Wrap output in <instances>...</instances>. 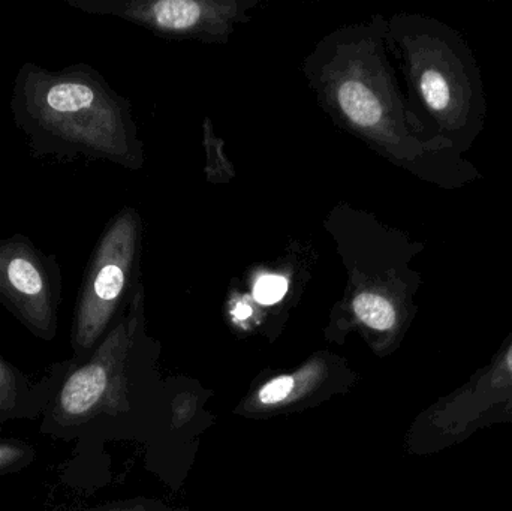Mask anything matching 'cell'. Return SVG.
<instances>
[{
  "label": "cell",
  "instance_id": "1",
  "mask_svg": "<svg viewBox=\"0 0 512 511\" xmlns=\"http://www.w3.org/2000/svg\"><path fill=\"white\" fill-rule=\"evenodd\" d=\"M387 32V18L376 14L325 35L303 60L316 101L340 129L426 182L453 191L480 179L403 95Z\"/></svg>",
  "mask_w": 512,
  "mask_h": 511
},
{
  "label": "cell",
  "instance_id": "2",
  "mask_svg": "<svg viewBox=\"0 0 512 511\" xmlns=\"http://www.w3.org/2000/svg\"><path fill=\"white\" fill-rule=\"evenodd\" d=\"M9 108L33 158L108 161L128 170L144 165L131 102L87 63L60 71L23 63Z\"/></svg>",
  "mask_w": 512,
  "mask_h": 511
},
{
  "label": "cell",
  "instance_id": "3",
  "mask_svg": "<svg viewBox=\"0 0 512 511\" xmlns=\"http://www.w3.org/2000/svg\"><path fill=\"white\" fill-rule=\"evenodd\" d=\"M387 27L388 48L399 56L412 104L465 155L487 117L483 78L468 42L448 24L414 12L391 15Z\"/></svg>",
  "mask_w": 512,
  "mask_h": 511
},
{
  "label": "cell",
  "instance_id": "4",
  "mask_svg": "<svg viewBox=\"0 0 512 511\" xmlns=\"http://www.w3.org/2000/svg\"><path fill=\"white\" fill-rule=\"evenodd\" d=\"M324 225L345 266L343 303L351 317L379 335L399 333L423 282L412 266L423 245L349 204H337Z\"/></svg>",
  "mask_w": 512,
  "mask_h": 511
},
{
  "label": "cell",
  "instance_id": "5",
  "mask_svg": "<svg viewBox=\"0 0 512 511\" xmlns=\"http://www.w3.org/2000/svg\"><path fill=\"white\" fill-rule=\"evenodd\" d=\"M143 221L134 207L126 206L105 225L78 291L71 345L75 359H89L114 315L141 284Z\"/></svg>",
  "mask_w": 512,
  "mask_h": 511
},
{
  "label": "cell",
  "instance_id": "6",
  "mask_svg": "<svg viewBox=\"0 0 512 511\" xmlns=\"http://www.w3.org/2000/svg\"><path fill=\"white\" fill-rule=\"evenodd\" d=\"M92 15L120 18L155 35L204 44H227L252 20L258 0H65Z\"/></svg>",
  "mask_w": 512,
  "mask_h": 511
},
{
  "label": "cell",
  "instance_id": "7",
  "mask_svg": "<svg viewBox=\"0 0 512 511\" xmlns=\"http://www.w3.org/2000/svg\"><path fill=\"white\" fill-rule=\"evenodd\" d=\"M496 425H512V330L486 366L430 408L424 428L439 452Z\"/></svg>",
  "mask_w": 512,
  "mask_h": 511
},
{
  "label": "cell",
  "instance_id": "8",
  "mask_svg": "<svg viewBox=\"0 0 512 511\" xmlns=\"http://www.w3.org/2000/svg\"><path fill=\"white\" fill-rule=\"evenodd\" d=\"M62 291L56 254L21 233L0 239V305L41 341L56 339Z\"/></svg>",
  "mask_w": 512,
  "mask_h": 511
},
{
  "label": "cell",
  "instance_id": "9",
  "mask_svg": "<svg viewBox=\"0 0 512 511\" xmlns=\"http://www.w3.org/2000/svg\"><path fill=\"white\" fill-rule=\"evenodd\" d=\"M144 305L143 284L135 288L129 299V314L119 326L99 345L96 353L86 362L72 360L69 374L63 380L56 398L42 417V434L65 438L69 429L77 428L89 419L104 402L110 387V372L116 365L117 357L131 339Z\"/></svg>",
  "mask_w": 512,
  "mask_h": 511
},
{
  "label": "cell",
  "instance_id": "10",
  "mask_svg": "<svg viewBox=\"0 0 512 511\" xmlns=\"http://www.w3.org/2000/svg\"><path fill=\"white\" fill-rule=\"evenodd\" d=\"M71 366L72 360L54 363L45 375L33 378L0 354V423L44 417Z\"/></svg>",
  "mask_w": 512,
  "mask_h": 511
},
{
  "label": "cell",
  "instance_id": "11",
  "mask_svg": "<svg viewBox=\"0 0 512 511\" xmlns=\"http://www.w3.org/2000/svg\"><path fill=\"white\" fill-rule=\"evenodd\" d=\"M36 449L26 441L0 438V476L18 473L35 462Z\"/></svg>",
  "mask_w": 512,
  "mask_h": 511
},
{
  "label": "cell",
  "instance_id": "12",
  "mask_svg": "<svg viewBox=\"0 0 512 511\" xmlns=\"http://www.w3.org/2000/svg\"><path fill=\"white\" fill-rule=\"evenodd\" d=\"M291 279L282 273H265L256 278L252 299L259 305L271 306L285 299Z\"/></svg>",
  "mask_w": 512,
  "mask_h": 511
},
{
  "label": "cell",
  "instance_id": "13",
  "mask_svg": "<svg viewBox=\"0 0 512 511\" xmlns=\"http://www.w3.org/2000/svg\"><path fill=\"white\" fill-rule=\"evenodd\" d=\"M294 386V377L283 375V377L274 378V380H271L270 383L265 384V386L259 390V402L264 405L279 404V402L285 401V399L291 395Z\"/></svg>",
  "mask_w": 512,
  "mask_h": 511
},
{
  "label": "cell",
  "instance_id": "14",
  "mask_svg": "<svg viewBox=\"0 0 512 511\" xmlns=\"http://www.w3.org/2000/svg\"><path fill=\"white\" fill-rule=\"evenodd\" d=\"M254 314V309L249 305L248 302H237L233 309V317L237 323H243V321L249 320Z\"/></svg>",
  "mask_w": 512,
  "mask_h": 511
}]
</instances>
